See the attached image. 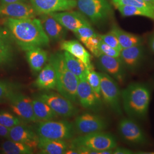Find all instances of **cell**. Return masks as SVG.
Here are the masks:
<instances>
[{
  "label": "cell",
  "instance_id": "cell-4",
  "mask_svg": "<svg viewBox=\"0 0 154 154\" xmlns=\"http://www.w3.org/2000/svg\"><path fill=\"white\" fill-rule=\"evenodd\" d=\"M116 146V140L114 136L103 131L81 135L72 139L71 143L72 147L85 148L98 152L114 149Z\"/></svg>",
  "mask_w": 154,
  "mask_h": 154
},
{
  "label": "cell",
  "instance_id": "cell-10",
  "mask_svg": "<svg viewBox=\"0 0 154 154\" xmlns=\"http://www.w3.org/2000/svg\"><path fill=\"white\" fill-rule=\"evenodd\" d=\"M118 131L121 138L131 145H142L147 142L145 133L132 118L122 119L118 124Z\"/></svg>",
  "mask_w": 154,
  "mask_h": 154
},
{
  "label": "cell",
  "instance_id": "cell-35",
  "mask_svg": "<svg viewBox=\"0 0 154 154\" xmlns=\"http://www.w3.org/2000/svg\"><path fill=\"white\" fill-rule=\"evenodd\" d=\"M99 37L102 41H103L105 44L109 45L111 47L114 48L121 51L122 50V48L119 42V41L116 38L115 34L110 31L109 33L99 35Z\"/></svg>",
  "mask_w": 154,
  "mask_h": 154
},
{
  "label": "cell",
  "instance_id": "cell-25",
  "mask_svg": "<svg viewBox=\"0 0 154 154\" xmlns=\"http://www.w3.org/2000/svg\"><path fill=\"white\" fill-rule=\"evenodd\" d=\"M33 111L38 121H45L52 120L58 116L44 100L38 97L32 99Z\"/></svg>",
  "mask_w": 154,
  "mask_h": 154
},
{
  "label": "cell",
  "instance_id": "cell-23",
  "mask_svg": "<svg viewBox=\"0 0 154 154\" xmlns=\"http://www.w3.org/2000/svg\"><path fill=\"white\" fill-rule=\"evenodd\" d=\"M13 41L8 30L0 28V65L12 61L14 55Z\"/></svg>",
  "mask_w": 154,
  "mask_h": 154
},
{
  "label": "cell",
  "instance_id": "cell-17",
  "mask_svg": "<svg viewBox=\"0 0 154 154\" xmlns=\"http://www.w3.org/2000/svg\"><path fill=\"white\" fill-rule=\"evenodd\" d=\"M50 14L65 28L72 32L82 26L90 24L81 12L63 11Z\"/></svg>",
  "mask_w": 154,
  "mask_h": 154
},
{
  "label": "cell",
  "instance_id": "cell-19",
  "mask_svg": "<svg viewBox=\"0 0 154 154\" xmlns=\"http://www.w3.org/2000/svg\"><path fill=\"white\" fill-rule=\"evenodd\" d=\"M8 139L26 144L33 149L37 147L38 144L39 137L37 133L22 123L10 128Z\"/></svg>",
  "mask_w": 154,
  "mask_h": 154
},
{
  "label": "cell",
  "instance_id": "cell-31",
  "mask_svg": "<svg viewBox=\"0 0 154 154\" xmlns=\"http://www.w3.org/2000/svg\"><path fill=\"white\" fill-rule=\"evenodd\" d=\"M86 79L97 97L100 99V77L99 72H95L94 69L88 70Z\"/></svg>",
  "mask_w": 154,
  "mask_h": 154
},
{
  "label": "cell",
  "instance_id": "cell-3",
  "mask_svg": "<svg viewBox=\"0 0 154 154\" xmlns=\"http://www.w3.org/2000/svg\"><path fill=\"white\" fill-rule=\"evenodd\" d=\"M49 62L53 66L56 72V88L58 93L72 102H77L79 79L67 69L63 54L57 53L51 54Z\"/></svg>",
  "mask_w": 154,
  "mask_h": 154
},
{
  "label": "cell",
  "instance_id": "cell-21",
  "mask_svg": "<svg viewBox=\"0 0 154 154\" xmlns=\"http://www.w3.org/2000/svg\"><path fill=\"white\" fill-rule=\"evenodd\" d=\"M34 85L40 90H50L56 88L57 74L53 66L49 62L38 72Z\"/></svg>",
  "mask_w": 154,
  "mask_h": 154
},
{
  "label": "cell",
  "instance_id": "cell-13",
  "mask_svg": "<svg viewBox=\"0 0 154 154\" xmlns=\"http://www.w3.org/2000/svg\"><path fill=\"white\" fill-rule=\"evenodd\" d=\"M38 14L67 11L77 6L76 0H30Z\"/></svg>",
  "mask_w": 154,
  "mask_h": 154
},
{
  "label": "cell",
  "instance_id": "cell-2",
  "mask_svg": "<svg viewBox=\"0 0 154 154\" xmlns=\"http://www.w3.org/2000/svg\"><path fill=\"white\" fill-rule=\"evenodd\" d=\"M123 109L129 118L142 120L147 116L151 90L142 83H133L121 91Z\"/></svg>",
  "mask_w": 154,
  "mask_h": 154
},
{
  "label": "cell",
  "instance_id": "cell-12",
  "mask_svg": "<svg viewBox=\"0 0 154 154\" xmlns=\"http://www.w3.org/2000/svg\"><path fill=\"white\" fill-rule=\"evenodd\" d=\"M98 58V65L103 72L112 77L116 82L121 84L125 82L126 70L119 57L116 58L102 54Z\"/></svg>",
  "mask_w": 154,
  "mask_h": 154
},
{
  "label": "cell",
  "instance_id": "cell-37",
  "mask_svg": "<svg viewBox=\"0 0 154 154\" xmlns=\"http://www.w3.org/2000/svg\"><path fill=\"white\" fill-rule=\"evenodd\" d=\"M14 88L11 84L0 81V100L8 98V97L14 92Z\"/></svg>",
  "mask_w": 154,
  "mask_h": 154
},
{
  "label": "cell",
  "instance_id": "cell-1",
  "mask_svg": "<svg viewBox=\"0 0 154 154\" xmlns=\"http://www.w3.org/2000/svg\"><path fill=\"white\" fill-rule=\"evenodd\" d=\"M5 25L13 41L25 51L49 45V38L39 19L6 18Z\"/></svg>",
  "mask_w": 154,
  "mask_h": 154
},
{
  "label": "cell",
  "instance_id": "cell-18",
  "mask_svg": "<svg viewBox=\"0 0 154 154\" xmlns=\"http://www.w3.org/2000/svg\"><path fill=\"white\" fill-rule=\"evenodd\" d=\"M39 20L50 41L58 42L63 41L65 38L67 29L50 13L40 14Z\"/></svg>",
  "mask_w": 154,
  "mask_h": 154
},
{
  "label": "cell",
  "instance_id": "cell-30",
  "mask_svg": "<svg viewBox=\"0 0 154 154\" xmlns=\"http://www.w3.org/2000/svg\"><path fill=\"white\" fill-rule=\"evenodd\" d=\"M123 17L143 16L148 17L154 21L152 14L137 7L130 5H121L116 7Z\"/></svg>",
  "mask_w": 154,
  "mask_h": 154
},
{
  "label": "cell",
  "instance_id": "cell-8",
  "mask_svg": "<svg viewBox=\"0 0 154 154\" xmlns=\"http://www.w3.org/2000/svg\"><path fill=\"white\" fill-rule=\"evenodd\" d=\"M12 111L22 121L36 122L33 111L32 99L23 94L13 92L8 97Z\"/></svg>",
  "mask_w": 154,
  "mask_h": 154
},
{
  "label": "cell",
  "instance_id": "cell-20",
  "mask_svg": "<svg viewBox=\"0 0 154 154\" xmlns=\"http://www.w3.org/2000/svg\"><path fill=\"white\" fill-rule=\"evenodd\" d=\"M60 47L61 49L69 52L72 55L82 61L88 70L94 69L93 66L91 63L90 54L82 45L78 41H62Z\"/></svg>",
  "mask_w": 154,
  "mask_h": 154
},
{
  "label": "cell",
  "instance_id": "cell-9",
  "mask_svg": "<svg viewBox=\"0 0 154 154\" xmlns=\"http://www.w3.org/2000/svg\"><path fill=\"white\" fill-rule=\"evenodd\" d=\"M40 98L49 106L58 116L71 118L78 113V109L72 101L61 95L53 93H46L38 95Z\"/></svg>",
  "mask_w": 154,
  "mask_h": 154
},
{
  "label": "cell",
  "instance_id": "cell-33",
  "mask_svg": "<svg viewBox=\"0 0 154 154\" xmlns=\"http://www.w3.org/2000/svg\"><path fill=\"white\" fill-rule=\"evenodd\" d=\"M74 33L77 36V38L79 39L83 44L88 39L98 34L95 32L94 30L91 26L90 24L84 25L78 28Z\"/></svg>",
  "mask_w": 154,
  "mask_h": 154
},
{
  "label": "cell",
  "instance_id": "cell-41",
  "mask_svg": "<svg viewBox=\"0 0 154 154\" xmlns=\"http://www.w3.org/2000/svg\"><path fill=\"white\" fill-rule=\"evenodd\" d=\"M149 46H150V48L152 50V51L154 52V34L150 39Z\"/></svg>",
  "mask_w": 154,
  "mask_h": 154
},
{
  "label": "cell",
  "instance_id": "cell-38",
  "mask_svg": "<svg viewBox=\"0 0 154 154\" xmlns=\"http://www.w3.org/2000/svg\"><path fill=\"white\" fill-rule=\"evenodd\" d=\"M132 153L131 150L122 147H116L113 150L114 154H131Z\"/></svg>",
  "mask_w": 154,
  "mask_h": 154
},
{
  "label": "cell",
  "instance_id": "cell-34",
  "mask_svg": "<svg viewBox=\"0 0 154 154\" xmlns=\"http://www.w3.org/2000/svg\"><path fill=\"white\" fill-rule=\"evenodd\" d=\"M101 39L99 37V34L91 37L88 39L83 44L89 50V51L97 57H98L101 55L99 49V45Z\"/></svg>",
  "mask_w": 154,
  "mask_h": 154
},
{
  "label": "cell",
  "instance_id": "cell-14",
  "mask_svg": "<svg viewBox=\"0 0 154 154\" xmlns=\"http://www.w3.org/2000/svg\"><path fill=\"white\" fill-rule=\"evenodd\" d=\"M37 14V12L29 3L15 2L0 5V17L6 18H33Z\"/></svg>",
  "mask_w": 154,
  "mask_h": 154
},
{
  "label": "cell",
  "instance_id": "cell-26",
  "mask_svg": "<svg viewBox=\"0 0 154 154\" xmlns=\"http://www.w3.org/2000/svg\"><path fill=\"white\" fill-rule=\"evenodd\" d=\"M63 54L67 69L79 79L86 78L88 69L82 61L66 51Z\"/></svg>",
  "mask_w": 154,
  "mask_h": 154
},
{
  "label": "cell",
  "instance_id": "cell-24",
  "mask_svg": "<svg viewBox=\"0 0 154 154\" xmlns=\"http://www.w3.org/2000/svg\"><path fill=\"white\" fill-rule=\"evenodd\" d=\"M41 154H63L69 147L63 140L50 139L39 137L37 147Z\"/></svg>",
  "mask_w": 154,
  "mask_h": 154
},
{
  "label": "cell",
  "instance_id": "cell-22",
  "mask_svg": "<svg viewBox=\"0 0 154 154\" xmlns=\"http://www.w3.org/2000/svg\"><path fill=\"white\" fill-rule=\"evenodd\" d=\"M26 57L34 74L38 73L48 60L47 52L42 48H35L26 51Z\"/></svg>",
  "mask_w": 154,
  "mask_h": 154
},
{
  "label": "cell",
  "instance_id": "cell-5",
  "mask_svg": "<svg viewBox=\"0 0 154 154\" xmlns=\"http://www.w3.org/2000/svg\"><path fill=\"white\" fill-rule=\"evenodd\" d=\"M36 133L40 138L65 140L73 138L75 130L74 124L70 122L49 120L40 122Z\"/></svg>",
  "mask_w": 154,
  "mask_h": 154
},
{
  "label": "cell",
  "instance_id": "cell-7",
  "mask_svg": "<svg viewBox=\"0 0 154 154\" xmlns=\"http://www.w3.org/2000/svg\"><path fill=\"white\" fill-rule=\"evenodd\" d=\"M99 75L100 94L104 102L117 115L121 116V91L118 83L116 80L105 72H100Z\"/></svg>",
  "mask_w": 154,
  "mask_h": 154
},
{
  "label": "cell",
  "instance_id": "cell-29",
  "mask_svg": "<svg viewBox=\"0 0 154 154\" xmlns=\"http://www.w3.org/2000/svg\"><path fill=\"white\" fill-rule=\"evenodd\" d=\"M116 8L121 5H130L137 7L152 14L154 18V4L144 0H112Z\"/></svg>",
  "mask_w": 154,
  "mask_h": 154
},
{
  "label": "cell",
  "instance_id": "cell-6",
  "mask_svg": "<svg viewBox=\"0 0 154 154\" xmlns=\"http://www.w3.org/2000/svg\"><path fill=\"white\" fill-rule=\"evenodd\" d=\"M77 6L83 14L94 23L107 21L112 14V9L107 0H76Z\"/></svg>",
  "mask_w": 154,
  "mask_h": 154
},
{
  "label": "cell",
  "instance_id": "cell-42",
  "mask_svg": "<svg viewBox=\"0 0 154 154\" xmlns=\"http://www.w3.org/2000/svg\"><path fill=\"white\" fill-rule=\"evenodd\" d=\"M144 1H147V2H151V3H153V4H154V0H144Z\"/></svg>",
  "mask_w": 154,
  "mask_h": 154
},
{
  "label": "cell",
  "instance_id": "cell-28",
  "mask_svg": "<svg viewBox=\"0 0 154 154\" xmlns=\"http://www.w3.org/2000/svg\"><path fill=\"white\" fill-rule=\"evenodd\" d=\"M1 149L5 154H32L33 149L23 143L12 140H6L1 144Z\"/></svg>",
  "mask_w": 154,
  "mask_h": 154
},
{
  "label": "cell",
  "instance_id": "cell-15",
  "mask_svg": "<svg viewBox=\"0 0 154 154\" xmlns=\"http://www.w3.org/2000/svg\"><path fill=\"white\" fill-rule=\"evenodd\" d=\"M77 99L85 109L97 111L101 107V100L99 99L86 79H79L77 88Z\"/></svg>",
  "mask_w": 154,
  "mask_h": 154
},
{
  "label": "cell",
  "instance_id": "cell-11",
  "mask_svg": "<svg viewBox=\"0 0 154 154\" xmlns=\"http://www.w3.org/2000/svg\"><path fill=\"white\" fill-rule=\"evenodd\" d=\"M74 125L75 132L83 135L103 131L107 128V123L103 117L87 112L77 116Z\"/></svg>",
  "mask_w": 154,
  "mask_h": 154
},
{
  "label": "cell",
  "instance_id": "cell-40",
  "mask_svg": "<svg viewBox=\"0 0 154 154\" xmlns=\"http://www.w3.org/2000/svg\"><path fill=\"white\" fill-rule=\"evenodd\" d=\"M1 5H5L15 2H26L29 3L28 0H1Z\"/></svg>",
  "mask_w": 154,
  "mask_h": 154
},
{
  "label": "cell",
  "instance_id": "cell-16",
  "mask_svg": "<svg viewBox=\"0 0 154 154\" xmlns=\"http://www.w3.org/2000/svg\"><path fill=\"white\" fill-rule=\"evenodd\" d=\"M145 51L142 45L122 49L121 51L120 59L126 70L134 72L138 70L142 65Z\"/></svg>",
  "mask_w": 154,
  "mask_h": 154
},
{
  "label": "cell",
  "instance_id": "cell-39",
  "mask_svg": "<svg viewBox=\"0 0 154 154\" xmlns=\"http://www.w3.org/2000/svg\"><path fill=\"white\" fill-rule=\"evenodd\" d=\"M10 128L0 124V137L4 138H9Z\"/></svg>",
  "mask_w": 154,
  "mask_h": 154
},
{
  "label": "cell",
  "instance_id": "cell-27",
  "mask_svg": "<svg viewBox=\"0 0 154 154\" xmlns=\"http://www.w3.org/2000/svg\"><path fill=\"white\" fill-rule=\"evenodd\" d=\"M111 32L115 34L122 49L142 45V38L131 33H128L117 26H113Z\"/></svg>",
  "mask_w": 154,
  "mask_h": 154
},
{
  "label": "cell",
  "instance_id": "cell-36",
  "mask_svg": "<svg viewBox=\"0 0 154 154\" xmlns=\"http://www.w3.org/2000/svg\"><path fill=\"white\" fill-rule=\"evenodd\" d=\"M99 49L101 54H105L112 57L119 58L120 57L121 51L115 49L114 48L110 46L109 45L105 44L102 40L99 45Z\"/></svg>",
  "mask_w": 154,
  "mask_h": 154
},
{
  "label": "cell",
  "instance_id": "cell-32",
  "mask_svg": "<svg viewBox=\"0 0 154 154\" xmlns=\"http://www.w3.org/2000/svg\"><path fill=\"white\" fill-rule=\"evenodd\" d=\"M21 123L22 120L17 116H14L8 111H0V124L11 128Z\"/></svg>",
  "mask_w": 154,
  "mask_h": 154
}]
</instances>
